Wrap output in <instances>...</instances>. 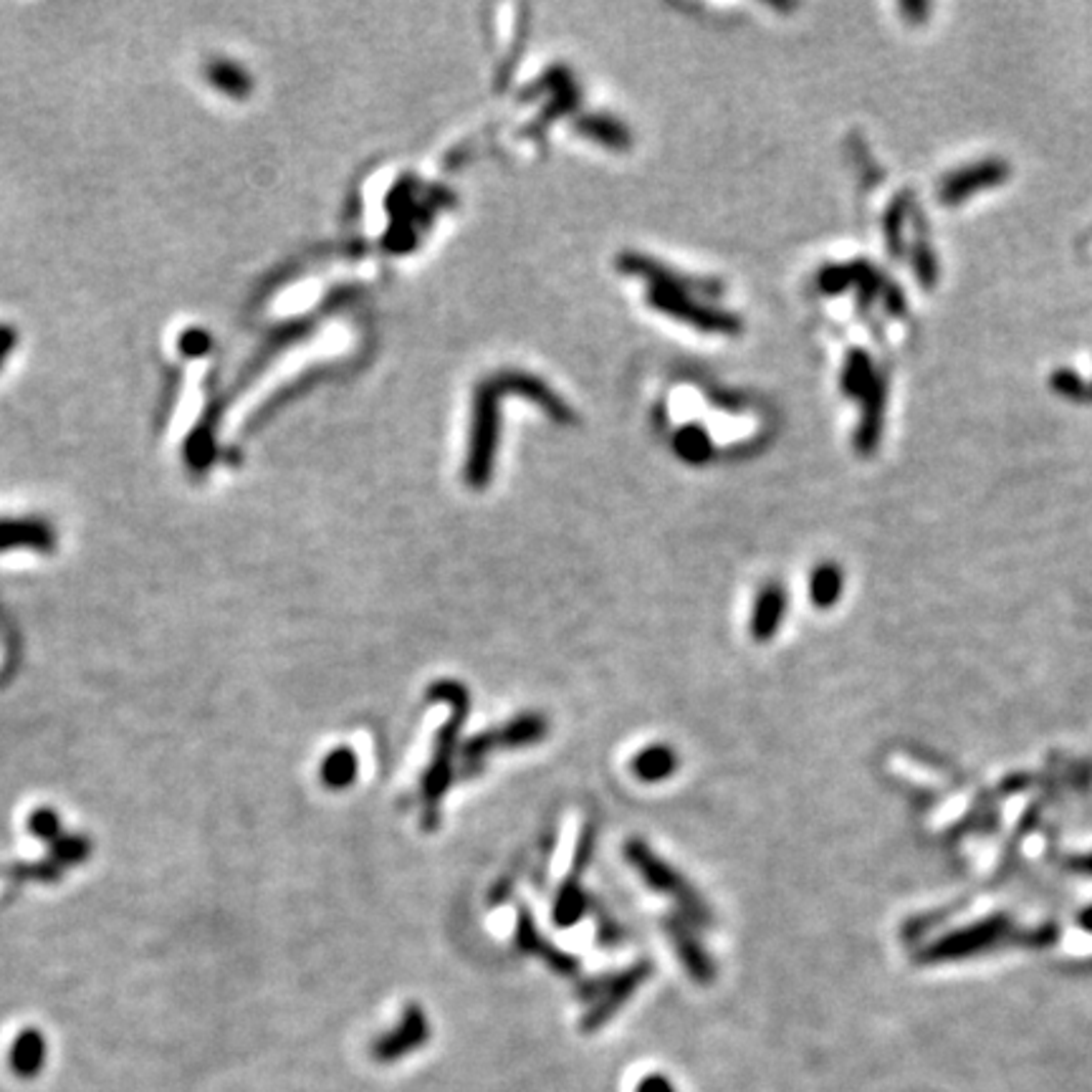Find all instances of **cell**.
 <instances>
[{
    "label": "cell",
    "mask_w": 1092,
    "mask_h": 1092,
    "mask_svg": "<svg viewBox=\"0 0 1092 1092\" xmlns=\"http://www.w3.org/2000/svg\"><path fill=\"white\" fill-rule=\"evenodd\" d=\"M428 701L443 703L450 711L448 720L440 726L438 736H435L433 758L421 779L423 827L433 832L440 825V801L448 794L453 779L458 777L455 756H458L461 731L468 720V711H471V693L458 681H438L428 688Z\"/></svg>",
    "instance_id": "cell-1"
},
{
    "label": "cell",
    "mask_w": 1092,
    "mask_h": 1092,
    "mask_svg": "<svg viewBox=\"0 0 1092 1092\" xmlns=\"http://www.w3.org/2000/svg\"><path fill=\"white\" fill-rule=\"evenodd\" d=\"M625 860L632 865L635 873L643 878L648 887H653L660 896L670 898L678 906V913L688 918L698 928H706L713 923L711 906L703 901L701 892L691 885V880L683 878L672 865L655 855V849L643 840L625 842Z\"/></svg>",
    "instance_id": "cell-2"
},
{
    "label": "cell",
    "mask_w": 1092,
    "mask_h": 1092,
    "mask_svg": "<svg viewBox=\"0 0 1092 1092\" xmlns=\"http://www.w3.org/2000/svg\"><path fill=\"white\" fill-rule=\"evenodd\" d=\"M549 734V720L539 711L519 713L509 724L498 726L496 731H483L468 739L461 749L458 779H473L483 774L488 756L496 751H516L544 741Z\"/></svg>",
    "instance_id": "cell-3"
},
{
    "label": "cell",
    "mask_w": 1092,
    "mask_h": 1092,
    "mask_svg": "<svg viewBox=\"0 0 1092 1092\" xmlns=\"http://www.w3.org/2000/svg\"><path fill=\"white\" fill-rule=\"evenodd\" d=\"M653 976V964L650 961H638L630 968L610 973V976H597L584 981L579 987V999L592 1004V1009L584 1014L582 1030L597 1032L602 1024L617 1014V1009L625 1002H630L632 994Z\"/></svg>",
    "instance_id": "cell-4"
},
{
    "label": "cell",
    "mask_w": 1092,
    "mask_h": 1092,
    "mask_svg": "<svg viewBox=\"0 0 1092 1092\" xmlns=\"http://www.w3.org/2000/svg\"><path fill=\"white\" fill-rule=\"evenodd\" d=\"M595 837H597L595 825H584L582 835H579V842H577V853H574V860H572V873H569L567 880L559 885L557 898H554L552 918L559 928H569V925L579 923L584 918V913L592 908V898H589V892L584 890L582 875H584V870H587L592 853H595Z\"/></svg>",
    "instance_id": "cell-5"
},
{
    "label": "cell",
    "mask_w": 1092,
    "mask_h": 1092,
    "mask_svg": "<svg viewBox=\"0 0 1092 1092\" xmlns=\"http://www.w3.org/2000/svg\"><path fill=\"white\" fill-rule=\"evenodd\" d=\"M1004 933H1007V918H984V921L966 925V928L954 930V933H946L944 938L930 944L923 954H918V961L938 964V961L968 959V956H976L981 954V951L992 949L994 944H999V938H1002Z\"/></svg>",
    "instance_id": "cell-6"
},
{
    "label": "cell",
    "mask_w": 1092,
    "mask_h": 1092,
    "mask_svg": "<svg viewBox=\"0 0 1092 1092\" xmlns=\"http://www.w3.org/2000/svg\"><path fill=\"white\" fill-rule=\"evenodd\" d=\"M665 935L670 938L672 949H675L678 959L686 966L688 976L698 984H711L715 978V964L711 954L703 946L701 935H698V925H693L688 918H683L681 913H672L665 918L663 923Z\"/></svg>",
    "instance_id": "cell-7"
},
{
    "label": "cell",
    "mask_w": 1092,
    "mask_h": 1092,
    "mask_svg": "<svg viewBox=\"0 0 1092 1092\" xmlns=\"http://www.w3.org/2000/svg\"><path fill=\"white\" fill-rule=\"evenodd\" d=\"M428 1040H430L428 1014H425L418 1004H410V1007L402 1009L400 1021H397V1024L392 1027L387 1035H382L375 1040L373 1057L378 1059V1062H395V1059H402V1057H407V1054L416 1052L418 1047H423Z\"/></svg>",
    "instance_id": "cell-8"
},
{
    "label": "cell",
    "mask_w": 1092,
    "mask_h": 1092,
    "mask_svg": "<svg viewBox=\"0 0 1092 1092\" xmlns=\"http://www.w3.org/2000/svg\"><path fill=\"white\" fill-rule=\"evenodd\" d=\"M1009 165L1004 160H984L978 165H968L944 177L938 187V198L944 206H959L966 198L976 195L978 190L1002 185L1009 177Z\"/></svg>",
    "instance_id": "cell-9"
},
{
    "label": "cell",
    "mask_w": 1092,
    "mask_h": 1092,
    "mask_svg": "<svg viewBox=\"0 0 1092 1092\" xmlns=\"http://www.w3.org/2000/svg\"><path fill=\"white\" fill-rule=\"evenodd\" d=\"M516 946H519V951H524V954H531L544 961L559 976H574V973L579 971V961L574 959V956H569L567 951L557 949L549 938H544V935L539 933V928H536L534 916H531L529 908L524 906L519 908V918H516Z\"/></svg>",
    "instance_id": "cell-10"
},
{
    "label": "cell",
    "mask_w": 1092,
    "mask_h": 1092,
    "mask_svg": "<svg viewBox=\"0 0 1092 1092\" xmlns=\"http://www.w3.org/2000/svg\"><path fill=\"white\" fill-rule=\"evenodd\" d=\"M784 615H787V592L779 582L763 584V589L756 597L754 615H751V638L756 643H769L782 627Z\"/></svg>",
    "instance_id": "cell-11"
},
{
    "label": "cell",
    "mask_w": 1092,
    "mask_h": 1092,
    "mask_svg": "<svg viewBox=\"0 0 1092 1092\" xmlns=\"http://www.w3.org/2000/svg\"><path fill=\"white\" fill-rule=\"evenodd\" d=\"M885 397H887L885 378H882V375H875V382L870 385L868 395L863 397L865 400L863 423H860L858 438H855L858 450L863 455H873L875 448H878V440L882 433V416H885Z\"/></svg>",
    "instance_id": "cell-12"
},
{
    "label": "cell",
    "mask_w": 1092,
    "mask_h": 1092,
    "mask_svg": "<svg viewBox=\"0 0 1092 1092\" xmlns=\"http://www.w3.org/2000/svg\"><path fill=\"white\" fill-rule=\"evenodd\" d=\"M46 1057H48L46 1037H43L39 1030H24L13 1040L8 1062L15 1078L34 1080V1078H39L41 1069L46 1067Z\"/></svg>",
    "instance_id": "cell-13"
},
{
    "label": "cell",
    "mask_w": 1092,
    "mask_h": 1092,
    "mask_svg": "<svg viewBox=\"0 0 1092 1092\" xmlns=\"http://www.w3.org/2000/svg\"><path fill=\"white\" fill-rule=\"evenodd\" d=\"M678 758L675 749L668 744H653L645 746L638 756L632 758V774L645 784H658L670 779L678 772Z\"/></svg>",
    "instance_id": "cell-14"
},
{
    "label": "cell",
    "mask_w": 1092,
    "mask_h": 1092,
    "mask_svg": "<svg viewBox=\"0 0 1092 1092\" xmlns=\"http://www.w3.org/2000/svg\"><path fill=\"white\" fill-rule=\"evenodd\" d=\"M844 574L835 562H822L810 577V600L817 610H832L840 602Z\"/></svg>",
    "instance_id": "cell-15"
},
{
    "label": "cell",
    "mask_w": 1092,
    "mask_h": 1092,
    "mask_svg": "<svg viewBox=\"0 0 1092 1092\" xmlns=\"http://www.w3.org/2000/svg\"><path fill=\"white\" fill-rule=\"evenodd\" d=\"M359 772L357 754L349 746H339L330 756L321 761V782L330 789H347L354 784Z\"/></svg>",
    "instance_id": "cell-16"
},
{
    "label": "cell",
    "mask_w": 1092,
    "mask_h": 1092,
    "mask_svg": "<svg viewBox=\"0 0 1092 1092\" xmlns=\"http://www.w3.org/2000/svg\"><path fill=\"white\" fill-rule=\"evenodd\" d=\"M875 382V369L863 349H853L847 354V364L842 373V390L847 397H865L870 385Z\"/></svg>",
    "instance_id": "cell-17"
},
{
    "label": "cell",
    "mask_w": 1092,
    "mask_h": 1092,
    "mask_svg": "<svg viewBox=\"0 0 1092 1092\" xmlns=\"http://www.w3.org/2000/svg\"><path fill=\"white\" fill-rule=\"evenodd\" d=\"M921 223L923 220L918 218V228H921V233H918L916 244H913V268H916V276H918V281H921V287L933 289L935 276H938V266H935L933 249H930L928 238H925Z\"/></svg>",
    "instance_id": "cell-18"
},
{
    "label": "cell",
    "mask_w": 1092,
    "mask_h": 1092,
    "mask_svg": "<svg viewBox=\"0 0 1092 1092\" xmlns=\"http://www.w3.org/2000/svg\"><path fill=\"white\" fill-rule=\"evenodd\" d=\"M868 271V266H865L863 261L860 263H853V266H835V268H825L820 276V287L822 292L827 294H840L844 292L847 287H858L860 278H863V273Z\"/></svg>",
    "instance_id": "cell-19"
},
{
    "label": "cell",
    "mask_w": 1092,
    "mask_h": 1092,
    "mask_svg": "<svg viewBox=\"0 0 1092 1092\" xmlns=\"http://www.w3.org/2000/svg\"><path fill=\"white\" fill-rule=\"evenodd\" d=\"M908 195H901L896 203H890V208H887L885 213V241H887V251L892 253V256H901L903 253V244H901V228H903V220H906L908 215V208H911V203H906Z\"/></svg>",
    "instance_id": "cell-20"
},
{
    "label": "cell",
    "mask_w": 1092,
    "mask_h": 1092,
    "mask_svg": "<svg viewBox=\"0 0 1092 1092\" xmlns=\"http://www.w3.org/2000/svg\"><path fill=\"white\" fill-rule=\"evenodd\" d=\"M592 906H595V903H592ZM595 918H597V941H600V946L612 949V946H620L622 941H625V930L620 928V923H617L615 918L605 911V908L595 906Z\"/></svg>",
    "instance_id": "cell-21"
},
{
    "label": "cell",
    "mask_w": 1092,
    "mask_h": 1092,
    "mask_svg": "<svg viewBox=\"0 0 1092 1092\" xmlns=\"http://www.w3.org/2000/svg\"><path fill=\"white\" fill-rule=\"evenodd\" d=\"M1052 387L1059 392V395L1073 397V400H1085V397L1090 395L1088 385H1083V380H1080L1075 373H1069V369H1059V373L1052 378Z\"/></svg>",
    "instance_id": "cell-22"
},
{
    "label": "cell",
    "mask_w": 1092,
    "mask_h": 1092,
    "mask_svg": "<svg viewBox=\"0 0 1092 1092\" xmlns=\"http://www.w3.org/2000/svg\"><path fill=\"white\" fill-rule=\"evenodd\" d=\"M638 1092H675V1088H672L670 1080H665L663 1075H650V1078H645L643 1083L638 1085Z\"/></svg>",
    "instance_id": "cell-23"
},
{
    "label": "cell",
    "mask_w": 1092,
    "mask_h": 1092,
    "mask_svg": "<svg viewBox=\"0 0 1092 1092\" xmlns=\"http://www.w3.org/2000/svg\"><path fill=\"white\" fill-rule=\"evenodd\" d=\"M1069 865H1073V868L1078 870V873L1092 875V855H1085V858H1075Z\"/></svg>",
    "instance_id": "cell-24"
},
{
    "label": "cell",
    "mask_w": 1092,
    "mask_h": 1092,
    "mask_svg": "<svg viewBox=\"0 0 1092 1092\" xmlns=\"http://www.w3.org/2000/svg\"><path fill=\"white\" fill-rule=\"evenodd\" d=\"M1078 923L1083 925V930H1088V933H1092V906L1083 908V911H1080Z\"/></svg>",
    "instance_id": "cell-25"
}]
</instances>
